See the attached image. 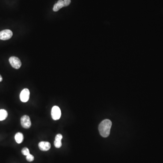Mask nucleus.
Masks as SVG:
<instances>
[{
  "mask_svg": "<svg viewBox=\"0 0 163 163\" xmlns=\"http://www.w3.org/2000/svg\"><path fill=\"white\" fill-rule=\"evenodd\" d=\"M63 138V136L62 134H58L56 135V137H55V140H59V141H61Z\"/></svg>",
  "mask_w": 163,
  "mask_h": 163,
  "instance_id": "14",
  "label": "nucleus"
},
{
  "mask_svg": "<svg viewBox=\"0 0 163 163\" xmlns=\"http://www.w3.org/2000/svg\"><path fill=\"white\" fill-rule=\"evenodd\" d=\"M20 123L23 127L25 129H29L31 125V119L28 116L24 115L20 119Z\"/></svg>",
  "mask_w": 163,
  "mask_h": 163,
  "instance_id": "3",
  "label": "nucleus"
},
{
  "mask_svg": "<svg viewBox=\"0 0 163 163\" xmlns=\"http://www.w3.org/2000/svg\"><path fill=\"white\" fill-rule=\"evenodd\" d=\"M63 2H64V6H67L70 4L71 0H63Z\"/></svg>",
  "mask_w": 163,
  "mask_h": 163,
  "instance_id": "15",
  "label": "nucleus"
},
{
  "mask_svg": "<svg viewBox=\"0 0 163 163\" xmlns=\"http://www.w3.org/2000/svg\"><path fill=\"white\" fill-rule=\"evenodd\" d=\"M8 116V113L6 110L4 109L0 110V121L5 120Z\"/></svg>",
  "mask_w": 163,
  "mask_h": 163,
  "instance_id": "10",
  "label": "nucleus"
},
{
  "mask_svg": "<svg viewBox=\"0 0 163 163\" xmlns=\"http://www.w3.org/2000/svg\"><path fill=\"white\" fill-rule=\"evenodd\" d=\"M30 92L27 88H24L20 93V98L22 102H26L30 98Z\"/></svg>",
  "mask_w": 163,
  "mask_h": 163,
  "instance_id": "6",
  "label": "nucleus"
},
{
  "mask_svg": "<svg viewBox=\"0 0 163 163\" xmlns=\"http://www.w3.org/2000/svg\"><path fill=\"white\" fill-rule=\"evenodd\" d=\"M15 141L18 144H20L24 140V136L22 133L18 132L15 136Z\"/></svg>",
  "mask_w": 163,
  "mask_h": 163,
  "instance_id": "9",
  "label": "nucleus"
},
{
  "mask_svg": "<svg viewBox=\"0 0 163 163\" xmlns=\"http://www.w3.org/2000/svg\"><path fill=\"white\" fill-rule=\"evenodd\" d=\"M26 160L29 162H32L34 160V157L33 155H31V154L27 155L26 157Z\"/></svg>",
  "mask_w": 163,
  "mask_h": 163,
  "instance_id": "13",
  "label": "nucleus"
},
{
  "mask_svg": "<svg viewBox=\"0 0 163 163\" xmlns=\"http://www.w3.org/2000/svg\"><path fill=\"white\" fill-rule=\"evenodd\" d=\"M64 2L63 0H59L56 4L54 5L53 7V10L56 12L59 10L60 9L64 7Z\"/></svg>",
  "mask_w": 163,
  "mask_h": 163,
  "instance_id": "8",
  "label": "nucleus"
},
{
  "mask_svg": "<svg viewBox=\"0 0 163 163\" xmlns=\"http://www.w3.org/2000/svg\"><path fill=\"white\" fill-rule=\"evenodd\" d=\"M54 145L56 148H60L61 146H62V142H61V141L55 140L54 141Z\"/></svg>",
  "mask_w": 163,
  "mask_h": 163,
  "instance_id": "11",
  "label": "nucleus"
},
{
  "mask_svg": "<svg viewBox=\"0 0 163 163\" xmlns=\"http://www.w3.org/2000/svg\"><path fill=\"white\" fill-rule=\"evenodd\" d=\"M9 61L11 66L15 69H19L22 66V62L17 57H15V56L10 57Z\"/></svg>",
  "mask_w": 163,
  "mask_h": 163,
  "instance_id": "4",
  "label": "nucleus"
},
{
  "mask_svg": "<svg viewBox=\"0 0 163 163\" xmlns=\"http://www.w3.org/2000/svg\"><path fill=\"white\" fill-rule=\"evenodd\" d=\"M39 147L41 150L46 151L51 148V144L49 142L41 141L39 143Z\"/></svg>",
  "mask_w": 163,
  "mask_h": 163,
  "instance_id": "7",
  "label": "nucleus"
},
{
  "mask_svg": "<svg viewBox=\"0 0 163 163\" xmlns=\"http://www.w3.org/2000/svg\"><path fill=\"white\" fill-rule=\"evenodd\" d=\"M2 79H2V77H1V76L0 75V82L2 81Z\"/></svg>",
  "mask_w": 163,
  "mask_h": 163,
  "instance_id": "16",
  "label": "nucleus"
},
{
  "mask_svg": "<svg viewBox=\"0 0 163 163\" xmlns=\"http://www.w3.org/2000/svg\"><path fill=\"white\" fill-rule=\"evenodd\" d=\"M111 125L112 123L110 120H104L100 123L98 130L102 137L106 138L109 136Z\"/></svg>",
  "mask_w": 163,
  "mask_h": 163,
  "instance_id": "1",
  "label": "nucleus"
},
{
  "mask_svg": "<svg viewBox=\"0 0 163 163\" xmlns=\"http://www.w3.org/2000/svg\"><path fill=\"white\" fill-rule=\"evenodd\" d=\"M51 116L54 120H58L60 119L61 116V111L60 108L58 106H54L51 110Z\"/></svg>",
  "mask_w": 163,
  "mask_h": 163,
  "instance_id": "2",
  "label": "nucleus"
},
{
  "mask_svg": "<svg viewBox=\"0 0 163 163\" xmlns=\"http://www.w3.org/2000/svg\"><path fill=\"white\" fill-rule=\"evenodd\" d=\"M13 33L10 30H5L0 32V40H9L12 37Z\"/></svg>",
  "mask_w": 163,
  "mask_h": 163,
  "instance_id": "5",
  "label": "nucleus"
},
{
  "mask_svg": "<svg viewBox=\"0 0 163 163\" xmlns=\"http://www.w3.org/2000/svg\"><path fill=\"white\" fill-rule=\"evenodd\" d=\"M22 152L23 155H26V156H27V155H28L30 154V150H29V149H28L26 147H24V148L22 150Z\"/></svg>",
  "mask_w": 163,
  "mask_h": 163,
  "instance_id": "12",
  "label": "nucleus"
}]
</instances>
